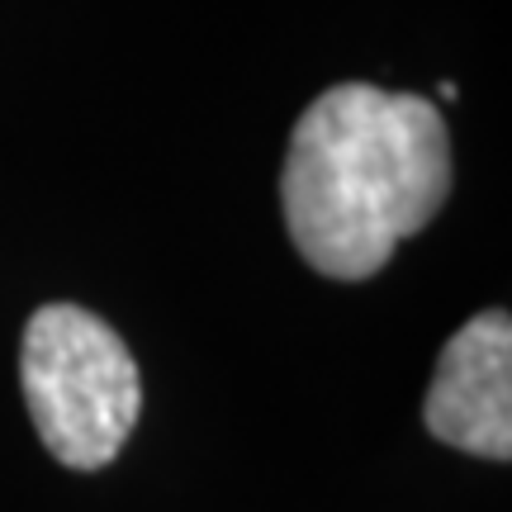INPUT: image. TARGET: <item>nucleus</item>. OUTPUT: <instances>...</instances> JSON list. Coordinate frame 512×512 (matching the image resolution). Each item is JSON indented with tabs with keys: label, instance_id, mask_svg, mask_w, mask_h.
Listing matches in <instances>:
<instances>
[{
	"label": "nucleus",
	"instance_id": "nucleus-3",
	"mask_svg": "<svg viewBox=\"0 0 512 512\" xmlns=\"http://www.w3.org/2000/svg\"><path fill=\"white\" fill-rule=\"evenodd\" d=\"M422 418L432 437L456 451L512 456V323L503 309L475 313L441 347Z\"/></svg>",
	"mask_w": 512,
	"mask_h": 512
},
{
	"label": "nucleus",
	"instance_id": "nucleus-1",
	"mask_svg": "<svg viewBox=\"0 0 512 512\" xmlns=\"http://www.w3.org/2000/svg\"><path fill=\"white\" fill-rule=\"evenodd\" d=\"M451 195V138L432 100L342 81L299 114L280 171L294 252L328 280H370Z\"/></svg>",
	"mask_w": 512,
	"mask_h": 512
},
{
	"label": "nucleus",
	"instance_id": "nucleus-2",
	"mask_svg": "<svg viewBox=\"0 0 512 512\" xmlns=\"http://www.w3.org/2000/svg\"><path fill=\"white\" fill-rule=\"evenodd\" d=\"M19 380L38 437L67 470L110 465L143 408L138 361L124 337L76 304H43L29 318Z\"/></svg>",
	"mask_w": 512,
	"mask_h": 512
}]
</instances>
